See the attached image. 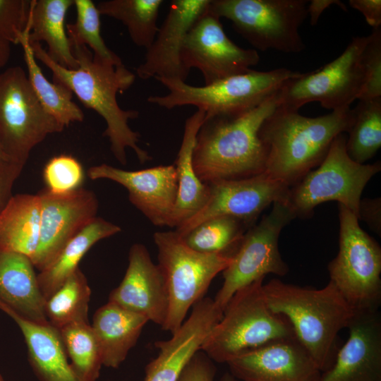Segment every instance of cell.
<instances>
[{
    "label": "cell",
    "instance_id": "d6a6232c",
    "mask_svg": "<svg viewBox=\"0 0 381 381\" xmlns=\"http://www.w3.org/2000/svg\"><path fill=\"white\" fill-rule=\"evenodd\" d=\"M250 226L231 216H218L202 222L181 237L194 250L233 257L243 234Z\"/></svg>",
    "mask_w": 381,
    "mask_h": 381
},
{
    "label": "cell",
    "instance_id": "ac0fdd59",
    "mask_svg": "<svg viewBox=\"0 0 381 381\" xmlns=\"http://www.w3.org/2000/svg\"><path fill=\"white\" fill-rule=\"evenodd\" d=\"M226 363L241 381H320L322 375L295 337L248 349Z\"/></svg>",
    "mask_w": 381,
    "mask_h": 381
},
{
    "label": "cell",
    "instance_id": "836d02e7",
    "mask_svg": "<svg viewBox=\"0 0 381 381\" xmlns=\"http://www.w3.org/2000/svg\"><path fill=\"white\" fill-rule=\"evenodd\" d=\"M358 101L353 109L354 121L348 132L346 150L352 160L365 164L381 147V97Z\"/></svg>",
    "mask_w": 381,
    "mask_h": 381
},
{
    "label": "cell",
    "instance_id": "4fadbf2b",
    "mask_svg": "<svg viewBox=\"0 0 381 381\" xmlns=\"http://www.w3.org/2000/svg\"><path fill=\"white\" fill-rule=\"evenodd\" d=\"M368 36L354 37L335 59L320 68L289 80L278 92L277 107L298 111L318 102L332 111L350 107L364 84L361 54Z\"/></svg>",
    "mask_w": 381,
    "mask_h": 381
},
{
    "label": "cell",
    "instance_id": "d4e9b609",
    "mask_svg": "<svg viewBox=\"0 0 381 381\" xmlns=\"http://www.w3.org/2000/svg\"><path fill=\"white\" fill-rule=\"evenodd\" d=\"M148 321L143 315L111 302L99 308L91 327L100 347L103 365L119 368L136 344Z\"/></svg>",
    "mask_w": 381,
    "mask_h": 381
},
{
    "label": "cell",
    "instance_id": "d590c367",
    "mask_svg": "<svg viewBox=\"0 0 381 381\" xmlns=\"http://www.w3.org/2000/svg\"><path fill=\"white\" fill-rule=\"evenodd\" d=\"M76 20L66 24L71 44H83L93 51L95 59L115 66L123 65L121 58L105 44L101 35L100 13L91 0H73Z\"/></svg>",
    "mask_w": 381,
    "mask_h": 381
},
{
    "label": "cell",
    "instance_id": "83f0119b",
    "mask_svg": "<svg viewBox=\"0 0 381 381\" xmlns=\"http://www.w3.org/2000/svg\"><path fill=\"white\" fill-rule=\"evenodd\" d=\"M121 231L119 226L97 217L80 230L37 274L39 286L44 299L49 298L79 268L80 260L96 243Z\"/></svg>",
    "mask_w": 381,
    "mask_h": 381
},
{
    "label": "cell",
    "instance_id": "277c9868",
    "mask_svg": "<svg viewBox=\"0 0 381 381\" xmlns=\"http://www.w3.org/2000/svg\"><path fill=\"white\" fill-rule=\"evenodd\" d=\"M270 308L285 317L295 337L322 373L333 365L339 350V333L355 311L331 282L313 289L272 279L263 284Z\"/></svg>",
    "mask_w": 381,
    "mask_h": 381
},
{
    "label": "cell",
    "instance_id": "ab89813d",
    "mask_svg": "<svg viewBox=\"0 0 381 381\" xmlns=\"http://www.w3.org/2000/svg\"><path fill=\"white\" fill-rule=\"evenodd\" d=\"M216 368L203 352L198 351L183 369L177 381H214Z\"/></svg>",
    "mask_w": 381,
    "mask_h": 381
},
{
    "label": "cell",
    "instance_id": "ba28073f",
    "mask_svg": "<svg viewBox=\"0 0 381 381\" xmlns=\"http://www.w3.org/2000/svg\"><path fill=\"white\" fill-rule=\"evenodd\" d=\"M346 135L339 134L316 169L289 188L286 204L296 218H310L320 204L337 201L356 217L361 195L368 181L381 171V162L359 164L346 150Z\"/></svg>",
    "mask_w": 381,
    "mask_h": 381
},
{
    "label": "cell",
    "instance_id": "f546056e",
    "mask_svg": "<svg viewBox=\"0 0 381 381\" xmlns=\"http://www.w3.org/2000/svg\"><path fill=\"white\" fill-rule=\"evenodd\" d=\"M18 44L23 50L28 80L47 111L64 128L71 123L83 121L84 114L73 101L71 91L61 84L50 82L43 74L30 43L27 26L19 37Z\"/></svg>",
    "mask_w": 381,
    "mask_h": 381
},
{
    "label": "cell",
    "instance_id": "44dd1931",
    "mask_svg": "<svg viewBox=\"0 0 381 381\" xmlns=\"http://www.w3.org/2000/svg\"><path fill=\"white\" fill-rule=\"evenodd\" d=\"M222 314L210 297L195 303L190 315L169 339L155 343L159 354L145 366L144 381H177Z\"/></svg>",
    "mask_w": 381,
    "mask_h": 381
},
{
    "label": "cell",
    "instance_id": "4316f807",
    "mask_svg": "<svg viewBox=\"0 0 381 381\" xmlns=\"http://www.w3.org/2000/svg\"><path fill=\"white\" fill-rule=\"evenodd\" d=\"M72 6L73 0H31L27 23L30 44L44 42L48 56L68 69L78 67L65 23Z\"/></svg>",
    "mask_w": 381,
    "mask_h": 381
},
{
    "label": "cell",
    "instance_id": "8992f818",
    "mask_svg": "<svg viewBox=\"0 0 381 381\" xmlns=\"http://www.w3.org/2000/svg\"><path fill=\"white\" fill-rule=\"evenodd\" d=\"M262 286L260 279L243 287L225 306L200 347L212 361L227 363L248 349L295 337L287 319L268 306Z\"/></svg>",
    "mask_w": 381,
    "mask_h": 381
},
{
    "label": "cell",
    "instance_id": "52a82bcc",
    "mask_svg": "<svg viewBox=\"0 0 381 381\" xmlns=\"http://www.w3.org/2000/svg\"><path fill=\"white\" fill-rule=\"evenodd\" d=\"M153 239L169 294L168 314L162 328L173 334L189 309L203 298L213 279L231 263L232 256L194 250L175 231H157Z\"/></svg>",
    "mask_w": 381,
    "mask_h": 381
},
{
    "label": "cell",
    "instance_id": "8d00e7d4",
    "mask_svg": "<svg viewBox=\"0 0 381 381\" xmlns=\"http://www.w3.org/2000/svg\"><path fill=\"white\" fill-rule=\"evenodd\" d=\"M43 179L48 190L63 194L82 188L85 172L77 159L71 155H60L52 157L45 164Z\"/></svg>",
    "mask_w": 381,
    "mask_h": 381
},
{
    "label": "cell",
    "instance_id": "1f68e13d",
    "mask_svg": "<svg viewBox=\"0 0 381 381\" xmlns=\"http://www.w3.org/2000/svg\"><path fill=\"white\" fill-rule=\"evenodd\" d=\"M91 296L87 279L78 268L46 300L44 312L50 325L59 329L78 322H89Z\"/></svg>",
    "mask_w": 381,
    "mask_h": 381
},
{
    "label": "cell",
    "instance_id": "cb8c5ba5",
    "mask_svg": "<svg viewBox=\"0 0 381 381\" xmlns=\"http://www.w3.org/2000/svg\"><path fill=\"white\" fill-rule=\"evenodd\" d=\"M35 268L30 258L0 248V301L29 320L47 324Z\"/></svg>",
    "mask_w": 381,
    "mask_h": 381
},
{
    "label": "cell",
    "instance_id": "9c48e42d",
    "mask_svg": "<svg viewBox=\"0 0 381 381\" xmlns=\"http://www.w3.org/2000/svg\"><path fill=\"white\" fill-rule=\"evenodd\" d=\"M339 250L328 264L331 282L354 311L377 310L381 304V248L338 204Z\"/></svg>",
    "mask_w": 381,
    "mask_h": 381
},
{
    "label": "cell",
    "instance_id": "f1b7e54d",
    "mask_svg": "<svg viewBox=\"0 0 381 381\" xmlns=\"http://www.w3.org/2000/svg\"><path fill=\"white\" fill-rule=\"evenodd\" d=\"M40 223L39 195H13L0 214V248L32 260L39 245Z\"/></svg>",
    "mask_w": 381,
    "mask_h": 381
},
{
    "label": "cell",
    "instance_id": "d6986e66",
    "mask_svg": "<svg viewBox=\"0 0 381 381\" xmlns=\"http://www.w3.org/2000/svg\"><path fill=\"white\" fill-rule=\"evenodd\" d=\"M210 0L171 1L167 16L151 44L137 75L147 80L167 78L186 81L190 71L183 65L181 51L186 37Z\"/></svg>",
    "mask_w": 381,
    "mask_h": 381
},
{
    "label": "cell",
    "instance_id": "c3c4849f",
    "mask_svg": "<svg viewBox=\"0 0 381 381\" xmlns=\"http://www.w3.org/2000/svg\"><path fill=\"white\" fill-rule=\"evenodd\" d=\"M0 381H5L1 373H0Z\"/></svg>",
    "mask_w": 381,
    "mask_h": 381
},
{
    "label": "cell",
    "instance_id": "7bdbcfd3",
    "mask_svg": "<svg viewBox=\"0 0 381 381\" xmlns=\"http://www.w3.org/2000/svg\"><path fill=\"white\" fill-rule=\"evenodd\" d=\"M349 5L361 12L368 24L373 29L381 26V1L380 0H350Z\"/></svg>",
    "mask_w": 381,
    "mask_h": 381
},
{
    "label": "cell",
    "instance_id": "8fae6325",
    "mask_svg": "<svg viewBox=\"0 0 381 381\" xmlns=\"http://www.w3.org/2000/svg\"><path fill=\"white\" fill-rule=\"evenodd\" d=\"M64 128L42 105L22 67L0 73V141L11 161L24 166L36 145Z\"/></svg>",
    "mask_w": 381,
    "mask_h": 381
},
{
    "label": "cell",
    "instance_id": "ee69618b",
    "mask_svg": "<svg viewBox=\"0 0 381 381\" xmlns=\"http://www.w3.org/2000/svg\"><path fill=\"white\" fill-rule=\"evenodd\" d=\"M339 6L342 10L346 11V6L339 0H310L308 1L307 12L310 16L311 25H315L323 11L332 5Z\"/></svg>",
    "mask_w": 381,
    "mask_h": 381
},
{
    "label": "cell",
    "instance_id": "f35d334b",
    "mask_svg": "<svg viewBox=\"0 0 381 381\" xmlns=\"http://www.w3.org/2000/svg\"><path fill=\"white\" fill-rule=\"evenodd\" d=\"M30 1L0 0V37L9 43L18 44L25 31Z\"/></svg>",
    "mask_w": 381,
    "mask_h": 381
},
{
    "label": "cell",
    "instance_id": "7a4b0ae2",
    "mask_svg": "<svg viewBox=\"0 0 381 381\" xmlns=\"http://www.w3.org/2000/svg\"><path fill=\"white\" fill-rule=\"evenodd\" d=\"M353 121L350 107L308 117L277 106L258 133L267 152L265 172L291 187L320 164L334 138L348 133Z\"/></svg>",
    "mask_w": 381,
    "mask_h": 381
},
{
    "label": "cell",
    "instance_id": "30bf717a",
    "mask_svg": "<svg viewBox=\"0 0 381 381\" xmlns=\"http://www.w3.org/2000/svg\"><path fill=\"white\" fill-rule=\"evenodd\" d=\"M308 0H210L208 9L258 51L296 54L306 46L299 28L308 17Z\"/></svg>",
    "mask_w": 381,
    "mask_h": 381
},
{
    "label": "cell",
    "instance_id": "7402d4cb",
    "mask_svg": "<svg viewBox=\"0 0 381 381\" xmlns=\"http://www.w3.org/2000/svg\"><path fill=\"white\" fill-rule=\"evenodd\" d=\"M349 337L320 381H381V315L379 310L355 311Z\"/></svg>",
    "mask_w": 381,
    "mask_h": 381
},
{
    "label": "cell",
    "instance_id": "5bb4252c",
    "mask_svg": "<svg viewBox=\"0 0 381 381\" xmlns=\"http://www.w3.org/2000/svg\"><path fill=\"white\" fill-rule=\"evenodd\" d=\"M181 59L188 71H200L205 85L248 72L260 61L258 51L240 47L228 37L220 18L208 8L188 31Z\"/></svg>",
    "mask_w": 381,
    "mask_h": 381
},
{
    "label": "cell",
    "instance_id": "74e56055",
    "mask_svg": "<svg viewBox=\"0 0 381 381\" xmlns=\"http://www.w3.org/2000/svg\"><path fill=\"white\" fill-rule=\"evenodd\" d=\"M364 84L358 100L381 97V28L373 29L361 54Z\"/></svg>",
    "mask_w": 381,
    "mask_h": 381
},
{
    "label": "cell",
    "instance_id": "603a6c76",
    "mask_svg": "<svg viewBox=\"0 0 381 381\" xmlns=\"http://www.w3.org/2000/svg\"><path fill=\"white\" fill-rule=\"evenodd\" d=\"M0 310L20 329L28 348L30 364L40 381H77L58 329L49 323L29 320L1 301Z\"/></svg>",
    "mask_w": 381,
    "mask_h": 381
},
{
    "label": "cell",
    "instance_id": "6da1fadb",
    "mask_svg": "<svg viewBox=\"0 0 381 381\" xmlns=\"http://www.w3.org/2000/svg\"><path fill=\"white\" fill-rule=\"evenodd\" d=\"M30 44L36 59L51 71L53 82L66 87L85 107L103 118L107 125L103 135L108 138L111 151L119 163L126 164L127 148L133 150L141 164L152 159L138 145L139 133L128 125L129 120L138 117V111L123 109L117 102V94L134 83V73L123 64L115 66L95 59L91 50L83 44H71L78 64L76 69H68L55 62L40 43Z\"/></svg>",
    "mask_w": 381,
    "mask_h": 381
},
{
    "label": "cell",
    "instance_id": "f6af8a7d",
    "mask_svg": "<svg viewBox=\"0 0 381 381\" xmlns=\"http://www.w3.org/2000/svg\"><path fill=\"white\" fill-rule=\"evenodd\" d=\"M11 53V43L0 37V68L8 61Z\"/></svg>",
    "mask_w": 381,
    "mask_h": 381
},
{
    "label": "cell",
    "instance_id": "e575fe53",
    "mask_svg": "<svg viewBox=\"0 0 381 381\" xmlns=\"http://www.w3.org/2000/svg\"><path fill=\"white\" fill-rule=\"evenodd\" d=\"M59 330L77 381H97L103 365L102 356L91 325L73 323Z\"/></svg>",
    "mask_w": 381,
    "mask_h": 381
},
{
    "label": "cell",
    "instance_id": "484cf974",
    "mask_svg": "<svg viewBox=\"0 0 381 381\" xmlns=\"http://www.w3.org/2000/svg\"><path fill=\"white\" fill-rule=\"evenodd\" d=\"M205 114L198 110L185 121L181 144L175 160L178 176V193L171 228L182 225L200 212L207 203L208 184L198 177L193 165V151L198 132Z\"/></svg>",
    "mask_w": 381,
    "mask_h": 381
},
{
    "label": "cell",
    "instance_id": "b9f144b4",
    "mask_svg": "<svg viewBox=\"0 0 381 381\" xmlns=\"http://www.w3.org/2000/svg\"><path fill=\"white\" fill-rule=\"evenodd\" d=\"M357 218L366 223L375 233L381 236V198H363L361 200Z\"/></svg>",
    "mask_w": 381,
    "mask_h": 381
},
{
    "label": "cell",
    "instance_id": "7c38bea8",
    "mask_svg": "<svg viewBox=\"0 0 381 381\" xmlns=\"http://www.w3.org/2000/svg\"><path fill=\"white\" fill-rule=\"evenodd\" d=\"M295 218L286 203L276 202L267 214L245 232L232 261L222 272L223 284L214 298L222 311L238 290L269 274L283 277L289 272L279 250V238Z\"/></svg>",
    "mask_w": 381,
    "mask_h": 381
},
{
    "label": "cell",
    "instance_id": "2e32d148",
    "mask_svg": "<svg viewBox=\"0 0 381 381\" xmlns=\"http://www.w3.org/2000/svg\"><path fill=\"white\" fill-rule=\"evenodd\" d=\"M37 195L41 202L40 234L31 260L40 272L97 217L99 202L94 192L83 188L63 194L53 193L45 188Z\"/></svg>",
    "mask_w": 381,
    "mask_h": 381
},
{
    "label": "cell",
    "instance_id": "7dc6e473",
    "mask_svg": "<svg viewBox=\"0 0 381 381\" xmlns=\"http://www.w3.org/2000/svg\"><path fill=\"white\" fill-rule=\"evenodd\" d=\"M220 381H238L230 373H224L220 379Z\"/></svg>",
    "mask_w": 381,
    "mask_h": 381
},
{
    "label": "cell",
    "instance_id": "4dcf8cb0",
    "mask_svg": "<svg viewBox=\"0 0 381 381\" xmlns=\"http://www.w3.org/2000/svg\"><path fill=\"white\" fill-rule=\"evenodd\" d=\"M163 0H104L97 5L100 15L121 22L133 42L147 49L159 30L157 19Z\"/></svg>",
    "mask_w": 381,
    "mask_h": 381
},
{
    "label": "cell",
    "instance_id": "ffe728a7",
    "mask_svg": "<svg viewBox=\"0 0 381 381\" xmlns=\"http://www.w3.org/2000/svg\"><path fill=\"white\" fill-rule=\"evenodd\" d=\"M108 301L161 327L165 323L169 305L165 279L144 245L134 243L131 247L124 277L109 294Z\"/></svg>",
    "mask_w": 381,
    "mask_h": 381
},
{
    "label": "cell",
    "instance_id": "5b68a950",
    "mask_svg": "<svg viewBox=\"0 0 381 381\" xmlns=\"http://www.w3.org/2000/svg\"><path fill=\"white\" fill-rule=\"evenodd\" d=\"M301 73L285 68L267 71L250 70L201 87L179 79L155 78L168 90L152 95L150 104L167 109L191 105L205 112V118L234 116L254 109L277 93L290 79Z\"/></svg>",
    "mask_w": 381,
    "mask_h": 381
},
{
    "label": "cell",
    "instance_id": "3957f363",
    "mask_svg": "<svg viewBox=\"0 0 381 381\" xmlns=\"http://www.w3.org/2000/svg\"><path fill=\"white\" fill-rule=\"evenodd\" d=\"M278 92L242 114L204 118L193 151L200 181L239 179L265 172L267 152L258 133L277 106Z\"/></svg>",
    "mask_w": 381,
    "mask_h": 381
},
{
    "label": "cell",
    "instance_id": "9a60e30c",
    "mask_svg": "<svg viewBox=\"0 0 381 381\" xmlns=\"http://www.w3.org/2000/svg\"><path fill=\"white\" fill-rule=\"evenodd\" d=\"M209 198L204 207L175 231L183 236L202 222L218 216H231L253 226L267 207L286 203L289 187L265 172L244 179L207 183Z\"/></svg>",
    "mask_w": 381,
    "mask_h": 381
},
{
    "label": "cell",
    "instance_id": "60d3db41",
    "mask_svg": "<svg viewBox=\"0 0 381 381\" xmlns=\"http://www.w3.org/2000/svg\"><path fill=\"white\" fill-rule=\"evenodd\" d=\"M23 167L14 162L0 165V214L13 195L12 188Z\"/></svg>",
    "mask_w": 381,
    "mask_h": 381
},
{
    "label": "cell",
    "instance_id": "e0dca14e",
    "mask_svg": "<svg viewBox=\"0 0 381 381\" xmlns=\"http://www.w3.org/2000/svg\"><path fill=\"white\" fill-rule=\"evenodd\" d=\"M91 180L108 179L123 186L130 202L155 226L171 228L178 193L174 164L127 171L107 164L87 171Z\"/></svg>",
    "mask_w": 381,
    "mask_h": 381
},
{
    "label": "cell",
    "instance_id": "bcb514c9",
    "mask_svg": "<svg viewBox=\"0 0 381 381\" xmlns=\"http://www.w3.org/2000/svg\"><path fill=\"white\" fill-rule=\"evenodd\" d=\"M8 162H13V161H11L5 153L3 149L2 145L1 143V141H0V165Z\"/></svg>",
    "mask_w": 381,
    "mask_h": 381
}]
</instances>
